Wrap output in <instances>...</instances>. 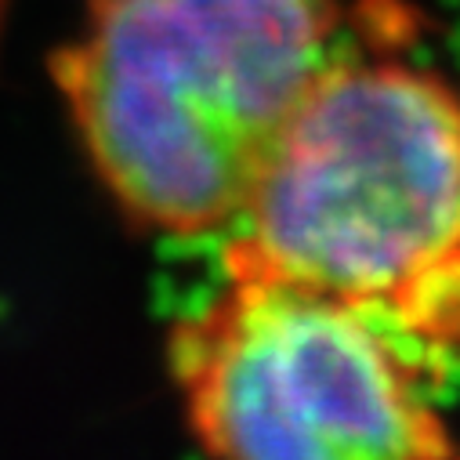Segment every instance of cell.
<instances>
[{"instance_id": "obj_1", "label": "cell", "mask_w": 460, "mask_h": 460, "mask_svg": "<svg viewBox=\"0 0 460 460\" xmlns=\"http://www.w3.org/2000/svg\"><path fill=\"white\" fill-rule=\"evenodd\" d=\"M225 276L359 305L431 363L460 352V94L395 58L326 66L233 217Z\"/></svg>"}, {"instance_id": "obj_3", "label": "cell", "mask_w": 460, "mask_h": 460, "mask_svg": "<svg viewBox=\"0 0 460 460\" xmlns=\"http://www.w3.org/2000/svg\"><path fill=\"white\" fill-rule=\"evenodd\" d=\"M431 367L381 315L261 276H228L171 333L189 428L221 456H453Z\"/></svg>"}, {"instance_id": "obj_2", "label": "cell", "mask_w": 460, "mask_h": 460, "mask_svg": "<svg viewBox=\"0 0 460 460\" xmlns=\"http://www.w3.org/2000/svg\"><path fill=\"white\" fill-rule=\"evenodd\" d=\"M341 55L337 0H94L55 76L120 210L153 233L199 236L233 225Z\"/></svg>"}]
</instances>
